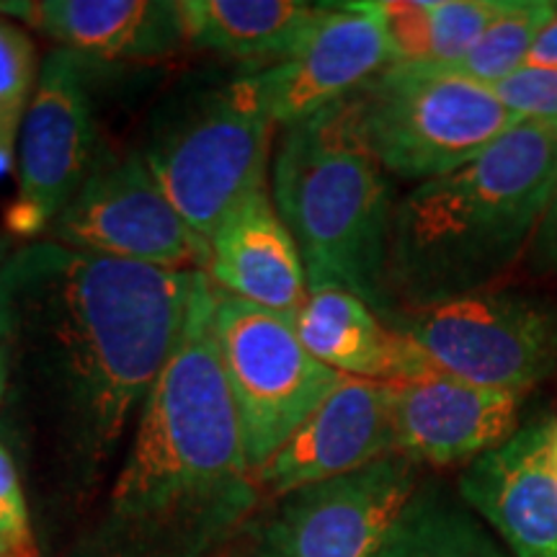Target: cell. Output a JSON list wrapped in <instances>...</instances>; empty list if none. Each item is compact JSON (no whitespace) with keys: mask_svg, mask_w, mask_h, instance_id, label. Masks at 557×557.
Masks as SVG:
<instances>
[{"mask_svg":"<svg viewBox=\"0 0 557 557\" xmlns=\"http://www.w3.org/2000/svg\"><path fill=\"white\" fill-rule=\"evenodd\" d=\"M201 271L34 240L0 269V346L32 369L73 470L96 475L176 348Z\"/></svg>","mask_w":557,"mask_h":557,"instance_id":"cell-1","label":"cell"},{"mask_svg":"<svg viewBox=\"0 0 557 557\" xmlns=\"http://www.w3.org/2000/svg\"><path fill=\"white\" fill-rule=\"evenodd\" d=\"M212 315L214 284L199 274L103 517L73 557H220L261 506Z\"/></svg>","mask_w":557,"mask_h":557,"instance_id":"cell-2","label":"cell"},{"mask_svg":"<svg viewBox=\"0 0 557 557\" xmlns=\"http://www.w3.org/2000/svg\"><path fill=\"white\" fill-rule=\"evenodd\" d=\"M555 186L557 124L519 122L468 165L410 189L389 225L393 310L491 289L532 243Z\"/></svg>","mask_w":557,"mask_h":557,"instance_id":"cell-3","label":"cell"},{"mask_svg":"<svg viewBox=\"0 0 557 557\" xmlns=\"http://www.w3.org/2000/svg\"><path fill=\"white\" fill-rule=\"evenodd\" d=\"M271 197L302 256L308 289H346L387 320L395 205L385 169L359 135L351 101L282 127L271 160Z\"/></svg>","mask_w":557,"mask_h":557,"instance_id":"cell-4","label":"cell"},{"mask_svg":"<svg viewBox=\"0 0 557 557\" xmlns=\"http://www.w3.org/2000/svg\"><path fill=\"white\" fill-rule=\"evenodd\" d=\"M276 129L246 73L184 103L143 152L176 212L209 243L243 199L269 186Z\"/></svg>","mask_w":557,"mask_h":557,"instance_id":"cell-5","label":"cell"},{"mask_svg":"<svg viewBox=\"0 0 557 557\" xmlns=\"http://www.w3.org/2000/svg\"><path fill=\"white\" fill-rule=\"evenodd\" d=\"M348 101L387 176L416 186L468 165L521 122L491 86L436 65H389Z\"/></svg>","mask_w":557,"mask_h":557,"instance_id":"cell-6","label":"cell"},{"mask_svg":"<svg viewBox=\"0 0 557 557\" xmlns=\"http://www.w3.org/2000/svg\"><path fill=\"white\" fill-rule=\"evenodd\" d=\"M212 331L256 472L344 377L305 348L295 315L243 302L218 287Z\"/></svg>","mask_w":557,"mask_h":557,"instance_id":"cell-7","label":"cell"},{"mask_svg":"<svg viewBox=\"0 0 557 557\" xmlns=\"http://www.w3.org/2000/svg\"><path fill=\"white\" fill-rule=\"evenodd\" d=\"M400 331L436 372L472 385L524 393L557 367V308L511 292H472L395 308Z\"/></svg>","mask_w":557,"mask_h":557,"instance_id":"cell-8","label":"cell"},{"mask_svg":"<svg viewBox=\"0 0 557 557\" xmlns=\"http://www.w3.org/2000/svg\"><path fill=\"white\" fill-rule=\"evenodd\" d=\"M47 240L101 259L201 271L209 248L160 189L143 150L103 152Z\"/></svg>","mask_w":557,"mask_h":557,"instance_id":"cell-9","label":"cell"},{"mask_svg":"<svg viewBox=\"0 0 557 557\" xmlns=\"http://www.w3.org/2000/svg\"><path fill=\"white\" fill-rule=\"evenodd\" d=\"M94 65L60 47L41 62L18 135V191L5 214L16 238L47 235L99 160Z\"/></svg>","mask_w":557,"mask_h":557,"instance_id":"cell-10","label":"cell"},{"mask_svg":"<svg viewBox=\"0 0 557 557\" xmlns=\"http://www.w3.org/2000/svg\"><path fill=\"white\" fill-rule=\"evenodd\" d=\"M418 465L387 457L278 498L250 557H382L413 504Z\"/></svg>","mask_w":557,"mask_h":557,"instance_id":"cell-11","label":"cell"},{"mask_svg":"<svg viewBox=\"0 0 557 557\" xmlns=\"http://www.w3.org/2000/svg\"><path fill=\"white\" fill-rule=\"evenodd\" d=\"M389 65L393 50L372 3H320L297 45L250 75L282 129L359 94Z\"/></svg>","mask_w":557,"mask_h":557,"instance_id":"cell-12","label":"cell"},{"mask_svg":"<svg viewBox=\"0 0 557 557\" xmlns=\"http://www.w3.org/2000/svg\"><path fill=\"white\" fill-rule=\"evenodd\" d=\"M395 455L393 393L385 382L344 377L287 442L256 470L263 496L351 475Z\"/></svg>","mask_w":557,"mask_h":557,"instance_id":"cell-13","label":"cell"},{"mask_svg":"<svg viewBox=\"0 0 557 557\" xmlns=\"http://www.w3.org/2000/svg\"><path fill=\"white\" fill-rule=\"evenodd\" d=\"M395 455L416 465H459L517 434L524 393L472 385L444 372L393 382Z\"/></svg>","mask_w":557,"mask_h":557,"instance_id":"cell-14","label":"cell"},{"mask_svg":"<svg viewBox=\"0 0 557 557\" xmlns=\"http://www.w3.org/2000/svg\"><path fill=\"white\" fill-rule=\"evenodd\" d=\"M459 496L498 532L513 557H557V478L547 426H527L472 459Z\"/></svg>","mask_w":557,"mask_h":557,"instance_id":"cell-15","label":"cell"},{"mask_svg":"<svg viewBox=\"0 0 557 557\" xmlns=\"http://www.w3.org/2000/svg\"><path fill=\"white\" fill-rule=\"evenodd\" d=\"M0 16L96 65L158 62L186 45L178 0H3Z\"/></svg>","mask_w":557,"mask_h":557,"instance_id":"cell-16","label":"cell"},{"mask_svg":"<svg viewBox=\"0 0 557 557\" xmlns=\"http://www.w3.org/2000/svg\"><path fill=\"white\" fill-rule=\"evenodd\" d=\"M205 274L230 297L297 315L308 297V274L271 189L243 199L207 243Z\"/></svg>","mask_w":557,"mask_h":557,"instance_id":"cell-17","label":"cell"},{"mask_svg":"<svg viewBox=\"0 0 557 557\" xmlns=\"http://www.w3.org/2000/svg\"><path fill=\"white\" fill-rule=\"evenodd\" d=\"M295 329L312 357L341 377L393 385L436 372L400 331L346 289H308Z\"/></svg>","mask_w":557,"mask_h":557,"instance_id":"cell-18","label":"cell"},{"mask_svg":"<svg viewBox=\"0 0 557 557\" xmlns=\"http://www.w3.org/2000/svg\"><path fill=\"white\" fill-rule=\"evenodd\" d=\"M318 9L305 0H178V18L186 47L261 70L297 45Z\"/></svg>","mask_w":557,"mask_h":557,"instance_id":"cell-19","label":"cell"},{"mask_svg":"<svg viewBox=\"0 0 557 557\" xmlns=\"http://www.w3.org/2000/svg\"><path fill=\"white\" fill-rule=\"evenodd\" d=\"M382 557H513L472 513L431 491H418Z\"/></svg>","mask_w":557,"mask_h":557,"instance_id":"cell-20","label":"cell"},{"mask_svg":"<svg viewBox=\"0 0 557 557\" xmlns=\"http://www.w3.org/2000/svg\"><path fill=\"white\" fill-rule=\"evenodd\" d=\"M553 11L555 3L549 0H506L504 11L487 26L478 45L462 60L444 70L483 86H496L527 65L529 50L545 29Z\"/></svg>","mask_w":557,"mask_h":557,"instance_id":"cell-21","label":"cell"},{"mask_svg":"<svg viewBox=\"0 0 557 557\" xmlns=\"http://www.w3.org/2000/svg\"><path fill=\"white\" fill-rule=\"evenodd\" d=\"M39 54L29 32L0 16V173L13 165L21 124L39 81Z\"/></svg>","mask_w":557,"mask_h":557,"instance_id":"cell-22","label":"cell"},{"mask_svg":"<svg viewBox=\"0 0 557 557\" xmlns=\"http://www.w3.org/2000/svg\"><path fill=\"white\" fill-rule=\"evenodd\" d=\"M504 5L506 0H429V65L447 67L462 60Z\"/></svg>","mask_w":557,"mask_h":557,"instance_id":"cell-23","label":"cell"},{"mask_svg":"<svg viewBox=\"0 0 557 557\" xmlns=\"http://www.w3.org/2000/svg\"><path fill=\"white\" fill-rule=\"evenodd\" d=\"M491 88L521 122L557 124V70L521 67Z\"/></svg>","mask_w":557,"mask_h":557,"instance_id":"cell-24","label":"cell"},{"mask_svg":"<svg viewBox=\"0 0 557 557\" xmlns=\"http://www.w3.org/2000/svg\"><path fill=\"white\" fill-rule=\"evenodd\" d=\"M0 557H37L29 506L16 462L0 444Z\"/></svg>","mask_w":557,"mask_h":557,"instance_id":"cell-25","label":"cell"},{"mask_svg":"<svg viewBox=\"0 0 557 557\" xmlns=\"http://www.w3.org/2000/svg\"><path fill=\"white\" fill-rule=\"evenodd\" d=\"M529 259L534 269L557 271V186L537 230H534V238L529 243Z\"/></svg>","mask_w":557,"mask_h":557,"instance_id":"cell-26","label":"cell"},{"mask_svg":"<svg viewBox=\"0 0 557 557\" xmlns=\"http://www.w3.org/2000/svg\"><path fill=\"white\" fill-rule=\"evenodd\" d=\"M524 67H540V70H557V3L545 29L534 39L532 50H529Z\"/></svg>","mask_w":557,"mask_h":557,"instance_id":"cell-27","label":"cell"},{"mask_svg":"<svg viewBox=\"0 0 557 557\" xmlns=\"http://www.w3.org/2000/svg\"><path fill=\"white\" fill-rule=\"evenodd\" d=\"M9 382H11L9 357H5L3 346H0V406H3V400H5V393H9Z\"/></svg>","mask_w":557,"mask_h":557,"instance_id":"cell-28","label":"cell"},{"mask_svg":"<svg viewBox=\"0 0 557 557\" xmlns=\"http://www.w3.org/2000/svg\"><path fill=\"white\" fill-rule=\"evenodd\" d=\"M547 444H549V459H553V470L557 478V421L547 423Z\"/></svg>","mask_w":557,"mask_h":557,"instance_id":"cell-29","label":"cell"},{"mask_svg":"<svg viewBox=\"0 0 557 557\" xmlns=\"http://www.w3.org/2000/svg\"><path fill=\"white\" fill-rule=\"evenodd\" d=\"M11 246H9V240L5 238H0V269H3V263L11 259V250H9Z\"/></svg>","mask_w":557,"mask_h":557,"instance_id":"cell-30","label":"cell"}]
</instances>
